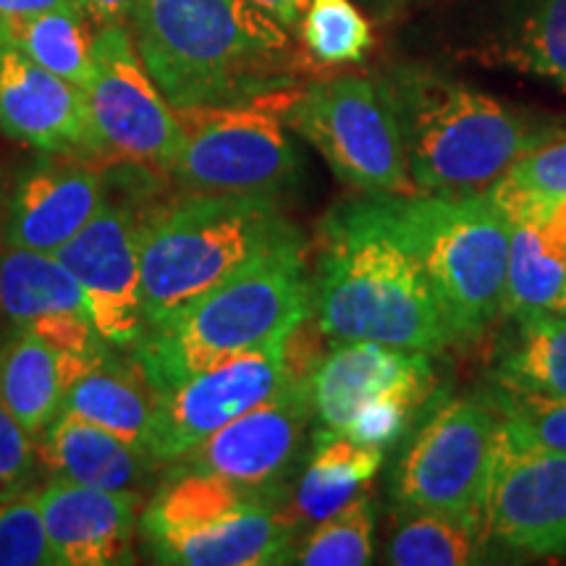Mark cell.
Returning <instances> with one entry per match:
<instances>
[{
    "label": "cell",
    "instance_id": "cell-1",
    "mask_svg": "<svg viewBox=\"0 0 566 566\" xmlns=\"http://www.w3.org/2000/svg\"><path fill=\"white\" fill-rule=\"evenodd\" d=\"M313 317L328 342L436 354L454 344L394 195H365L325 216Z\"/></svg>",
    "mask_w": 566,
    "mask_h": 566
},
{
    "label": "cell",
    "instance_id": "cell-2",
    "mask_svg": "<svg viewBox=\"0 0 566 566\" xmlns=\"http://www.w3.org/2000/svg\"><path fill=\"white\" fill-rule=\"evenodd\" d=\"M129 30L174 108L292 92L302 71L286 27L252 0H137Z\"/></svg>",
    "mask_w": 566,
    "mask_h": 566
},
{
    "label": "cell",
    "instance_id": "cell-3",
    "mask_svg": "<svg viewBox=\"0 0 566 566\" xmlns=\"http://www.w3.org/2000/svg\"><path fill=\"white\" fill-rule=\"evenodd\" d=\"M302 233L275 197L187 195L142 216L145 328L181 313L271 254L300 250Z\"/></svg>",
    "mask_w": 566,
    "mask_h": 566
},
{
    "label": "cell",
    "instance_id": "cell-4",
    "mask_svg": "<svg viewBox=\"0 0 566 566\" xmlns=\"http://www.w3.org/2000/svg\"><path fill=\"white\" fill-rule=\"evenodd\" d=\"M380 82L417 192H480L551 139L504 103L433 69L394 66Z\"/></svg>",
    "mask_w": 566,
    "mask_h": 566
},
{
    "label": "cell",
    "instance_id": "cell-5",
    "mask_svg": "<svg viewBox=\"0 0 566 566\" xmlns=\"http://www.w3.org/2000/svg\"><path fill=\"white\" fill-rule=\"evenodd\" d=\"M313 315V275L304 247L260 260L202 300L145 328L129 352L166 391L205 367L279 344Z\"/></svg>",
    "mask_w": 566,
    "mask_h": 566
},
{
    "label": "cell",
    "instance_id": "cell-6",
    "mask_svg": "<svg viewBox=\"0 0 566 566\" xmlns=\"http://www.w3.org/2000/svg\"><path fill=\"white\" fill-rule=\"evenodd\" d=\"M409 242L428 273L454 344L472 342L501 315L509 221L485 189L394 197Z\"/></svg>",
    "mask_w": 566,
    "mask_h": 566
},
{
    "label": "cell",
    "instance_id": "cell-7",
    "mask_svg": "<svg viewBox=\"0 0 566 566\" xmlns=\"http://www.w3.org/2000/svg\"><path fill=\"white\" fill-rule=\"evenodd\" d=\"M296 92L250 103L176 108L181 145L168 176L187 195L275 197L300 179L302 160L283 122Z\"/></svg>",
    "mask_w": 566,
    "mask_h": 566
},
{
    "label": "cell",
    "instance_id": "cell-8",
    "mask_svg": "<svg viewBox=\"0 0 566 566\" xmlns=\"http://www.w3.org/2000/svg\"><path fill=\"white\" fill-rule=\"evenodd\" d=\"M283 118L357 192L420 195L409 174L399 118L380 80L344 74L313 82L296 92Z\"/></svg>",
    "mask_w": 566,
    "mask_h": 566
},
{
    "label": "cell",
    "instance_id": "cell-9",
    "mask_svg": "<svg viewBox=\"0 0 566 566\" xmlns=\"http://www.w3.org/2000/svg\"><path fill=\"white\" fill-rule=\"evenodd\" d=\"M499 417L472 399L443 401L401 454L391 493L407 512L483 520Z\"/></svg>",
    "mask_w": 566,
    "mask_h": 566
},
{
    "label": "cell",
    "instance_id": "cell-10",
    "mask_svg": "<svg viewBox=\"0 0 566 566\" xmlns=\"http://www.w3.org/2000/svg\"><path fill=\"white\" fill-rule=\"evenodd\" d=\"M95 69L84 87L92 126L105 155L168 174L181 145L179 113L153 82L126 24L97 27Z\"/></svg>",
    "mask_w": 566,
    "mask_h": 566
},
{
    "label": "cell",
    "instance_id": "cell-11",
    "mask_svg": "<svg viewBox=\"0 0 566 566\" xmlns=\"http://www.w3.org/2000/svg\"><path fill=\"white\" fill-rule=\"evenodd\" d=\"M283 342L237 354L158 391L147 441V454L155 467L171 464L223 424L279 394L289 380H300L289 373Z\"/></svg>",
    "mask_w": 566,
    "mask_h": 566
},
{
    "label": "cell",
    "instance_id": "cell-12",
    "mask_svg": "<svg viewBox=\"0 0 566 566\" xmlns=\"http://www.w3.org/2000/svg\"><path fill=\"white\" fill-rule=\"evenodd\" d=\"M483 525L522 554H566V454L514 441L499 424Z\"/></svg>",
    "mask_w": 566,
    "mask_h": 566
},
{
    "label": "cell",
    "instance_id": "cell-13",
    "mask_svg": "<svg viewBox=\"0 0 566 566\" xmlns=\"http://www.w3.org/2000/svg\"><path fill=\"white\" fill-rule=\"evenodd\" d=\"M313 415L310 380H289L263 405L239 415L166 467L174 472H208L247 488L283 493V478L300 457Z\"/></svg>",
    "mask_w": 566,
    "mask_h": 566
},
{
    "label": "cell",
    "instance_id": "cell-14",
    "mask_svg": "<svg viewBox=\"0 0 566 566\" xmlns=\"http://www.w3.org/2000/svg\"><path fill=\"white\" fill-rule=\"evenodd\" d=\"M139 229L142 216L132 205L105 202L95 218L55 252L80 281L95 331L118 349H129L145 334Z\"/></svg>",
    "mask_w": 566,
    "mask_h": 566
},
{
    "label": "cell",
    "instance_id": "cell-15",
    "mask_svg": "<svg viewBox=\"0 0 566 566\" xmlns=\"http://www.w3.org/2000/svg\"><path fill=\"white\" fill-rule=\"evenodd\" d=\"M0 132L45 155H101L84 90L0 38Z\"/></svg>",
    "mask_w": 566,
    "mask_h": 566
},
{
    "label": "cell",
    "instance_id": "cell-16",
    "mask_svg": "<svg viewBox=\"0 0 566 566\" xmlns=\"http://www.w3.org/2000/svg\"><path fill=\"white\" fill-rule=\"evenodd\" d=\"M55 566H111L134 562L137 491H103L53 478L40 491Z\"/></svg>",
    "mask_w": 566,
    "mask_h": 566
},
{
    "label": "cell",
    "instance_id": "cell-17",
    "mask_svg": "<svg viewBox=\"0 0 566 566\" xmlns=\"http://www.w3.org/2000/svg\"><path fill=\"white\" fill-rule=\"evenodd\" d=\"M388 391H433L430 354L373 342H338L310 375L315 417L321 428L344 433L354 412Z\"/></svg>",
    "mask_w": 566,
    "mask_h": 566
},
{
    "label": "cell",
    "instance_id": "cell-18",
    "mask_svg": "<svg viewBox=\"0 0 566 566\" xmlns=\"http://www.w3.org/2000/svg\"><path fill=\"white\" fill-rule=\"evenodd\" d=\"M105 202V176L95 168L61 160L34 163L13 187L6 244L59 252Z\"/></svg>",
    "mask_w": 566,
    "mask_h": 566
},
{
    "label": "cell",
    "instance_id": "cell-19",
    "mask_svg": "<svg viewBox=\"0 0 566 566\" xmlns=\"http://www.w3.org/2000/svg\"><path fill=\"white\" fill-rule=\"evenodd\" d=\"M300 520L258 504L210 525L142 537L153 562L171 566H268L292 562Z\"/></svg>",
    "mask_w": 566,
    "mask_h": 566
},
{
    "label": "cell",
    "instance_id": "cell-20",
    "mask_svg": "<svg viewBox=\"0 0 566 566\" xmlns=\"http://www.w3.org/2000/svg\"><path fill=\"white\" fill-rule=\"evenodd\" d=\"M108 349L97 354H63L32 331L19 328L0 352V399L24 424L27 433L40 441L48 424L61 415L69 388L90 367L101 363Z\"/></svg>",
    "mask_w": 566,
    "mask_h": 566
},
{
    "label": "cell",
    "instance_id": "cell-21",
    "mask_svg": "<svg viewBox=\"0 0 566 566\" xmlns=\"http://www.w3.org/2000/svg\"><path fill=\"white\" fill-rule=\"evenodd\" d=\"M38 457L53 478L103 491H137L155 467L145 449L69 412H61L48 424L38 441Z\"/></svg>",
    "mask_w": 566,
    "mask_h": 566
},
{
    "label": "cell",
    "instance_id": "cell-22",
    "mask_svg": "<svg viewBox=\"0 0 566 566\" xmlns=\"http://www.w3.org/2000/svg\"><path fill=\"white\" fill-rule=\"evenodd\" d=\"M116 349L118 346H111L101 363L90 367L69 388L61 412L101 424L108 433L147 451L155 407H158V388L132 352L129 357H124Z\"/></svg>",
    "mask_w": 566,
    "mask_h": 566
},
{
    "label": "cell",
    "instance_id": "cell-23",
    "mask_svg": "<svg viewBox=\"0 0 566 566\" xmlns=\"http://www.w3.org/2000/svg\"><path fill=\"white\" fill-rule=\"evenodd\" d=\"M386 462V449L352 441L349 436L321 428L313 436V454L302 470L294 495V516L317 525L363 493Z\"/></svg>",
    "mask_w": 566,
    "mask_h": 566
},
{
    "label": "cell",
    "instance_id": "cell-24",
    "mask_svg": "<svg viewBox=\"0 0 566 566\" xmlns=\"http://www.w3.org/2000/svg\"><path fill=\"white\" fill-rule=\"evenodd\" d=\"M281 495L279 491L247 488L226 478L208 475V472L166 470V480L147 501L139 520V533L142 537H153L202 527L250 506L281 504Z\"/></svg>",
    "mask_w": 566,
    "mask_h": 566
},
{
    "label": "cell",
    "instance_id": "cell-25",
    "mask_svg": "<svg viewBox=\"0 0 566 566\" xmlns=\"http://www.w3.org/2000/svg\"><path fill=\"white\" fill-rule=\"evenodd\" d=\"M0 313L27 325L55 313L90 315L80 281L55 252L9 247L0 258Z\"/></svg>",
    "mask_w": 566,
    "mask_h": 566
},
{
    "label": "cell",
    "instance_id": "cell-26",
    "mask_svg": "<svg viewBox=\"0 0 566 566\" xmlns=\"http://www.w3.org/2000/svg\"><path fill=\"white\" fill-rule=\"evenodd\" d=\"M87 19L84 6H61L32 17L3 19L0 38L17 45L42 69L84 90L95 69V53H92L95 34H90Z\"/></svg>",
    "mask_w": 566,
    "mask_h": 566
},
{
    "label": "cell",
    "instance_id": "cell-27",
    "mask_svg": "<svg viewBox=\"0 0 566 566\" xmlns=\"http://www.w3.org/2000/svg\"><path fill=\"white\" fill-rule=\"evenodd\" d=\"M566 283V247L533 223L509 221V265L501 315L512 321L554 313Z\"/></svg>",
    "mask_w": 566,
    "mask_h": 566
},
{
    "label": "cell",
    "instance_id": "cell-28",
    "mask_svg": "<svg viewBox=\"0 0 566 566\" xmlns=\"http://www.w3.org/2000/svg\"><path fill=\"white\" fill-rule=\"evenodd\" d=\"M499 380L506 394L566 399V315L520 321V338L501 359Z\"/></svg>",
    "mask_w": 566,
    "mask_h": 566
},
{
    "label": "cell",
    "instance_id": "cell-29",
    "mask_svg": "<svg viewBox=\"0 0 566 566\" xmlns=\"http://www.w3.org/2000/svg\"><path fill=\"white\" fill-rule=\"evenodd\" d=\"M391 533L386 562L396 566H464L480 562L485 541L483 520L409 512Z\"/></svg>",
    "mask_w": 566,
    "mask_h": 566
},
{
    "label": "cell",
    "instance_id": "cell-30",
    "mask_svg": "<svg viewBox=\"0 0 566 566\" xmlns=\"http://www.w3.org/2000/svg\"><path fill=\"white\" fill-rule=\"evenodd\" d=\"M485 192L506 221L537 226L543 210L566 197V137L543 142Z\"/></svg>",
    "mask_w": 566,
    "mask_h": 566
},
{
    "label": "cell",
    "instance_id": "cell-31",
    "mask_svg": "<svg viewBox=\"0 0 566 566\" xmlns=\"http://www.w3.org/2000/svg\"><path fill=\"white\" fill-rule=\"evenodd\" d=\"M495 59L566 92V0H533L495 48Z\"/></svg>",
    "mask_w": 566,
    "mask_h": 566
},
{
    "label": "cell",
    "instance_id": "cell-32",
    "mask_svg": "<svg viewBox=\"0 0 566 566\" xmlns=\"http://www.w3.org/2000/svg\"><path fill=\"white\" fill-rule=\"evenodd\" d=\"M373 499L359 493L336 514L317 522L313 533L294 546L292 562L304 566H365L373 562Z\"/></svg>",
    "mask_w": 566,
    "mask_h": 566
},
{
    "label": "cell",
    "instance_id": "cell-33",
    "mask_svg": "<svg viewBox=\"0 0 566 566\" xmlns=\"http://www.w3.org/2000/svg\"><path fill=\"white\" fill-rule=\"evenodd\" d=\"M300 27L307 53L325 66L357 63L373 48L370 21L352 0H310Z\"/></svg>",
    "mask_w": 566,
    "mask_h": 566
},
{
    "label": "cell",
    "instance_id": "cell-34",
    "mask_svg": "<svg viewBox=\"0 0 566 566\" xmlns=\"http://www.w3.org/2000/svg\"><path fill=\"white\" fill-rule=\"evenodd\" d=\"M0 566H55L40 491L0 501Z\"/></svg>",
    "mask_w": 566,
    "mask_h": 566
},
{
    "label": "cell",
    "instance_id": "cell-35",
    "mask_svg": "<svg viewBox=\"0 0 566 566\" xmlns=\"http://www.w3.org/2000/svg\"><path fill=\"white\" fill-rule=\"evenodd\" d=\"M501 430L514 441L566 454V399L512 394L501 405Z\"/></svg>",
    "mask_w": 566,
    "mask_h": 566
},
{
    "label": "cell",
    "instance_id": "cell-36",
    "mask_svg": "<svg viewBox=\"0 0 566 566\" xmlns=\"http://www.w3.org/2000/svg\"><path fill=\"white\" fill-rule=\"evenodd\" d=\"M424 401V396L412 391H388L375 396V399L365 401L346 424L344 436L352 441L365 446H378V449H388L405 436L412 412Z\"/></svg>",
    "mask_w": 566,
    "mask_h": 566
},
{
    "label": "cell",
    "instance_id": "cell-37",
    "mask_svg": "<svg viewBox=\"0 0 566 566\" xmlns=\"http://www.w3.org/2000/svg\"><path fill=\"white\" fill-rule=\"evenodd\" d=\"M38 441L0 399V501L17 495L38 467Z\"/></svg>",
    "mask_w": 566,
    "mask_h": 566
},
{
    "label": "cell",
    "instance_id": "cell-38",
    "mask_svg": "<svg viewBox=\"0 0 566 566\" xmlns=\"http://www.w3.org/2000/svg\"><path fill=\"white\" fill-rule=\"evenodd\" d=\"M90 21L97 27L105 24H129L134 3L137 0H82Z\"/></svg>",
    "mask_w": 566,
    "mask_h": 566
},
{
    "label": "cell",
    "instance_id": "cell-39",
    "mask_svg": "<svg viewBox=\"0 0 566 566\" xmlns=\"http://www.w3.org/2000/svg\"><path fill=\"white\" fill-rule=\"evenodd\" d=\"M252 3L258 6V9H263L268 17L279 21L281 27L294 30V27H300L310 0H252Z\"/></svg>",
    "mask_w": 566,
    "mask_h": 566
},
{
    "label": "cell",
    "instance_id": "cell-40",
    "mask_svg": "<svg viewBox=\"0 0 566 566\" xmlns=\"http://www.w3.org/2000/svg\"><path fill=\"white\" fill-rule=\"evenodd\" d=\"M61 6H84L82 0H0V21L32 17V13L53 11Z\"/></svg>",
    "mask_w": 566,
    "mask_h": 566
},
{
    "label": "cell",
    "instance_id": "cell-41",
    "mask_svg": "<svg viewBox=\"0 0 566 566\" xmlns=\"http://www.w3.org/2000/svg\"><path fill=\"white\" fill-rule=\"evenodd\" d=\"M537 229L551 233L556 242H562L566 247V197H564V200L551 202L548 208L543 210L541 221H537Z\"/></svg>",
    "mask_w": 566,
    "mask_h": 566
},
{
    "label": "cell",
    "instance_id": "cell-42",
    "mask_svg": "<svg viewBox=\"0 0 566 566\" xmlns=\"http://www.w3.org/2000/svg\"><path fill=\"white\" fill-rule=\"evenodd\" d=\"M554 313H558V315H566V283H564V292H562V296H558V302H556Z\"/></svg>",
    "mask_w": 566,
    "mask_h": 566
},
{
    "label": "cell",
    "instance_id": "cell-43",
    "mask_svg": "<svg viewBox=\"0 0 566 566\" xmlns=\"http://www.w3.org/2000/svg\"><path fill=\"white\" fill-rule=\"evenodd\" d=\"M394 3H401V0H394Z\"/></svg>",
    "mask_w": 566,
    "mask_h": 566
}]
</instances>
